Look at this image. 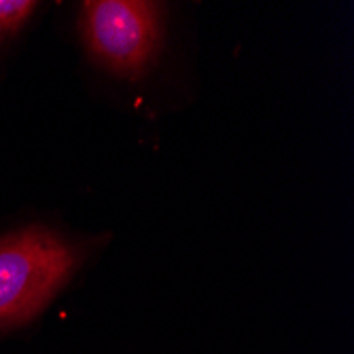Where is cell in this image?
<instances>
[{
    "instance_id": "obj_3",
    "label": "cell",
    "mask_w": 354,
    "mask_h": 354,
    "mask_svg": "<svg viewBox=\"0 0 354 354\" xmlns=\"http://www.w3.org/2000/svg\"><path fill=\"white\" fill-rule=\"evenodd\" d=\"M37 9L32 0H0V43L19 35Z\"/></svg>"
},
{
    "instance_id": "obj_2",
    "label": "cell",
    "mask_w": 354,
    "mask_h": 354,
    "mask_svg": "<svg viewBox=\"0 0 354 354\" xmlns=\"http://www.w3.org/2000/svg\"><path fill=\"white\" fill-rule=\"evenodd\" d=\"M89 53L117 77H140L155 59L164 35V9L142 0H91L81 9Z\"/></svg>"
},
{
    "instance_id": "obj_1",
    "label": "cell",
    "mask_w": 354,
    "mask_h": 354,
    "mask_svg": "<svg viewBox=\"0 0 354 354\" xmlns=\"http://www.w3.org/2000/svg\"><path fill=\"white\" fill-rule=\"evenodd\" d=\"M77 266L75 246L53 232L30 227L0 238V329L35 318Z\"/></svg>"
}]
</instances>
